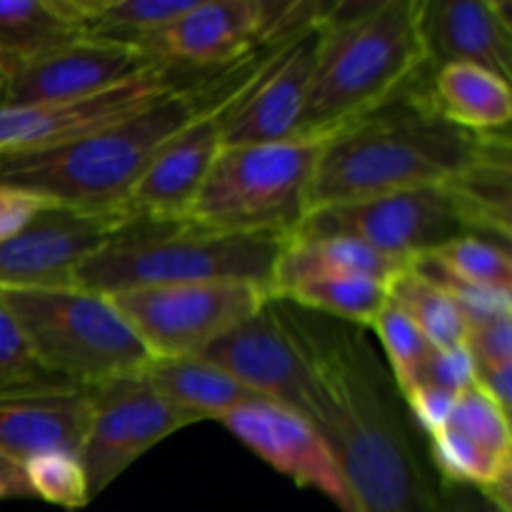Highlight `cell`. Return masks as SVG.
Listing matches in <instances>:
<instances>
[{"instance_id":"35","label":"cell","mask_w":512,"mask_h":512,"mask_svg":"<svg viewBox=\"0 0 512 512\" xmlns=\"http://www.w3.org/2000/svg\"><path fill=\"white\" fill-rule=\"evenodd\" d=\"M463 345L475 370L512 365V313L470 325Z\"/></svg>"},{"instance_id":"24","label":"cell","mask_w":512,"mask_h":512,"mask_svg":"<svg viewBox=\"0 0 512 512\" xmlns=\"http://www.w3.org/2000/svg\"><path fill=\"white\" fill-rule=\"evenodd\" d=\"M83 38L75 0H0V85L30 60Z\"/></svg>"},{"instance_id":"8","label":"cell","mask_w":512,"mask_h":512,"mask_svg":"<svg viewBox=\"0 0 512 512\" xmlns=\"http://www.w3.org/2000/svg\"><path fill=\"white\" fill-rule=\"evenodd\" d=\"M150 358H190L258 313L273 295L250 283L148 285L108 295Z\"/></svg>"},{"instance_id":"2","label":"cell","mask_w":512,"mask_h":512,"mask_svg":"<svg viewBox=\"0 0 512 512\" xmlns=\"http://www.w3.org/2000/svg\"><path fill=\"white\" fill-rule=\"evenodd\" d=\"M290 35L245 58L205 70L128 118L48 148L0 153V188L23 190L70 208H125L155 158L203 115L228 105Z\"/></svg>"},{"instance_id":"5","label":"cell","mask_w":512,"mask_h":512,"mask_svg":"<svg viewBox=\"0 0 512 512\" xmlns=\"http://www.w3.org/2000/svg\"><path fill=\"white\" fill-rule=\"evenodd\" d=\"M288 238L220 233L190 218L130 215L73 283L103 295L148 285L250 283L270 290Z\"/></svg>"},{"instance_id":"16","label":"cell","mask_w":512,"mask_h":512,"mask_svg":"<svg viewBox=\"0 0 512 512\" xmlns=\"http://www.w3.org/2000/svg\"><path fill=\"white\" fill-rule=\"evenodd\" d=\"M260 460L300 488L328 495L340 512H353L348 485L333 448L305 415L270 400H253L218 420Z\"/></svg>"},{"instance_id":"21","label":"cell","mask_w":512,"mask_h":512,"mask_svg":"<svg viewBox=\"0 0 512 512\" xmlns=\"http://www.w3.org/2000/svg\"><path fill=\"white\" fill-rule=\"evenodd\" d=\"M510 135H490L483 153L450 183H445L470 235L510 243Z\"/></svg>"},{"instance_id":"37","label":"cell","mask_w":512,"mask_h":512,"mask_svg":"<svg viewBox=\"0 0 512 512\" xmlns=\"http://www.w3.org/2000/svg\"><path fill=\"white\" fill-rule=\"evenodd\" d=\"M48 205L53 203L38 198V195H30L13 188H0V243L13 238L18 230H23Z\"/></svg>"},{"instance_id":"33","label":"cell","mask_w":512,"mask_h":512,"mask_svg":"<svg viewBox=\"0 0 512 512\" xmlns=\"http://www.w3.org/2000/svg\"><path fill=\"white\" fill-rule=\"evenodd\" d=\"M65 383L43 368L13 315L0 305V395ZM73 385V383H70Z\"/></svg>"},{"instance_id":"13","label":"cell","mask_w":512,"mask_h":512,"mask_svg":"<svg viewBox=\"0 0 512 512\" xmlns=\"http://www.w3.org/2000/svg\"><path fill=\"white\" fill-rule=\"evenodd\" d=\"M203 358L260 398L295 410L308 420L313 415L308 365L278 298H270L258 313L215 340L203 350Z\"/></svg>"},{"instance_id":"27","label":"cell","mask_w":512,"mask_h":512,"mask_svg":"<svg viewBox=\"0 0 512 512\" xmlns=\"http://www.w3.org/2000/svg\"><path fill=\"white\" fill-rule=\"evenodd\" d=\"M278 298L308 313L365 330L388 305L390 290L385 280L368 278V275H330V278H315L293 285Z\"/></svg>"},{"instance_id":"14","label":"cell","mask_w":512,"mask_h":512,"mask_svg":"<svg viewBox=\"0 0 512 512\" xmlns=\"http://www.w3.org/2000/svg\"><path fill=\"white\" fill-rule=\"evenodd\" d=\"M168 65L160 55L133 45L78 38L15 70L0 85L3 108L70 103L105 93L138 75Z\"/></svg>"},{"instance_id":"25","label":"cell","mask_w":512,"mask_h":512,"mask_svg":"<svg viewBox=\"0 0 512 512\" xmlns=\"http://www.w3.org/2000/svg\"><path fill=\"white\" fill-rule=\"evenodd\" d=\"M403 268L350 238H290L275 265L270 295L278 298L293 285L330 275H368L390 283Z\"/></svg>"},{"instance_id":"10","label":"cell","mask_w":512,"mask_h":512,"mask_svg":"<svg viewBox=\"0 0 512 512\" xmlns=\"http://www.w3.org/2000/svg\"><path fill=\"white\" fill-rule=\"evenodd\" d=\"M88 398V433L80 463L88 480L90 503L160 440L200 423L160 398L143 378V370L90 385Z\"/></svg>"},{"instance_id":"22","label":"cell","mask_w":512,"mask_h":512,"mask_svg":"<svg viewBox=\"0 0 512 512\" xmlns=\"http://www.w3.org/2000/svg\"><path fill=\"white\" fill-rule=\"evenodd\" d=\"M143 378L160 398L190 413L200 423L220 420L230 410L253 403V400H265L240 385L223 368L205 360L203 355L153 358L143 368Z\"/></svg>"},{"instance_id":"30","label":"cell","mask_w":512,"mask_h":512,"mask_svg":"<svg viewBox=\"0 0 512 512\" xmlns=\"http://www.w3.org/2000/svg\"><path fill=\"white\" fill-rule=\"evenodd\" d=\"M370 330H375L385 355H388L390 378H393L395 388H398L400 395H405L413 388L415 380H418L420 365L425 363L433 345L425 340L418 325L393 300H388V305L380 310V315L370 325Z\"/></svg>"},{"instance_id":"29","label":"cell","mask_w":512,"mask_h":512,"mask_svg":"<svg viewBox=\"0 0 512 512\" xmlns=\"http://www.w3.org/2000/svg\"><path fill=\"white\" fill-rule=\"evenodd\" d=\"M428 255H433L448 273L465 283L512 295V260L508 245L480 238V235H460Z\"/></svg>"},{"instance_id":"11","label":"cell","mask_w":512,"mask_h":512,"mask_svg":"<svg viewBox=\"0 0 512 512\" xmlns=\"http://www.w3.org/2000/svg\"><path fill=\"white\" fill-rule=\"evenodd\" d=\"M128 208L48 205L0 243V285H73L75 270L130 218Z\"/></svg>"},{"instance_id":"40","label":"cell","mask_w":512,"mask_h":512,"mask_svg":"<svg viewBox=\"0 0 512 512\" xmlns=\"http://www.w3.org/2000/svg\"><path fill=\"white\" fill-rule=\"evenodd\" d=\"M0 478H23L25 480V473L18 463H13V460H8L0 455Z\"/></svg>"},{"instance_id":"19","label":"cell","mask_w":512,"mask_h":512,"mask_svg":"<svg viewBox=\"0 0 512 512\" xmlns=\"http://www.w3.org/2000/svg\"><path fill=\"white\" fill-rule=\"evenodd\" d=\"M88 388L70 383L0 395V455L23 468L45 453L83 450L88 433Z\"/></svg>"},{"instance_id":"15","label":"cell","mask_w":512,"mask_h":512,"mask_svg":"<svg viewBox=\"0 0 512 512\" xmlns=\"http://www.w3.org/2000/svg\"><path fill=\"white\" fill-rule=\"evenodd\" d=\"M328 15L285 38L255 78L235 95L223 110V145H263L295 138Z\"/></svg>"},{"instance_id":"26","label":"cell","mask_w":512,"mask_h":512,"mask_svg":"<svg viewBox=\"0 0 512 512\" xmlns=\"http://www.w3.org/2000/svg\"><path fill=\"white\" fill-rule=\"evenodd\" d=\"M198 0H75L83 38L148 50L155 35L183 18Z\"/></svg>"},{"instance_id":"28","label":"cell","mask_w":512,"mask_h":512,"mask_svg":"<svg viewBox=\"0 0 512 512\" xmlns=\"http://www.w3.org/2000/svg\"><path fill=\"white\" fill-rule=\"evenodd\" d=\"M388 290L390 300L418 325L433 348H458L465 343L468 323L453 300L418 273H413L408 265L390 278Z\"/></svg>"},{"instance_id":"20","label":"cell","mask_w":512,"mask_h":512,"mask_svg":"<svg viewBox=\"0 0 512 512\" xmlns=\"http://www.w3.org/2000/svg\"><path fill=\"white\" fill-rule=\"evenodd\" d=\"M235 100V98H233ZM230 100V103H233ZM228 103V105H230ZM203 115L183 130L130 190L125 208L150 218H185L223 148V110Z\"/></svg>"},{"instance_id":"23","label":"cell","mask_w":512,"mask_h":512,"mask_svg":"<svg viewBox=\"0 0 512 512\" xmlns=\"http://www.w3.org/2000/svg\"><path fill=\"white\" fill-rule=\"evenodd\" d=\"M428 98L445 120L478 135L505 133L512 118L510 83L478 65L435 68Z\"/></svg>"},{"instance_id":"32","label":"cell","mask_w":512,"mask_h":512,"mask_svg":"<svg viewBox=\"0 0 512 512\" xmlns=\"http://www.w3.org/2000/svg\"><path fill=\"white\" fill-rule=\"evenodd\" d=\"M30 498L58 505L65 510H80L90 503L80 455L45 453L23 465Z\"/></svg>"},{"instance_id":"31","label":"cell","mask_w":512,"mask_h":512,"mask_svg":"<svg viewBox=\"0 0 512 512\" xmlns=\"http://www.w3.org/2000/svg\"><path fill=\"white\" fill-rule=\"evenodd\" d=\"M443 430H453L470 443L485 448L488 453L500 455V458H512L510 413H505L478 385L458 395L448 425Z\"/></svg>"},{"instance_id":"12","label":"cell","mask_w":512,"mask_h":512,"mask_svg":"<svg viewBox=\"0 0 512 512\" xmlns=\"http://www.w3.org/2000/svg\"><path fill=\"white\" fill-rule=\"evenodd\" d=\"M200 73L205 70L168 63L118 85V88L93 95V98L70 100V103L23 105V108L0 105V153L48 148V145L95 133L105 125L138 113L140 108L163 98L170 90L190 83Z\"/></svg>"},{"instance_id":"7","label":"cell","mask_w":512,"mask_h":512,"mask_svg":"<svg viewBox=\"0 0 512 512\" xmlns=\"http://www.w3.org/2000/svg\"><path fill=\"white\" fill-rule=\"evenodd\" d=\"M323 145L325 138L223 145L185 218L220 233L295 238Z\"/></svg>"},{"instance_id":"4","label":"cell","mask_w":512,"mask_h":512,"mask_svg":"<svg viewBox=\"0 0 512 512\" xmlns=\"http://www.w3.org/2000/svg\"><path fill=\"white\" fill-rule=\"evenodd\" d=\"M428 73L420 0L333 3L295 138H330Z\"/></svg>"},{"instance_id":"38","label":"cell","mask_w":512,"mask_h":512,"mask_svg":"<svg viewBox=\"0 0 512 512\" xmlns=\"http://www.w3.org/2000/svg\"><path fill=\"white\" fill-rule=\"evenodd\" d=\"M443 512H503L488 495L465 485L443 483Z\"/></svg>"},{"instance_id":"9","label":"cell","mask_w":512,"mask_h":512,"mask_svg":"<svg viewBox=\"0 0 512 512\" xmlns=\"http://www.w3.org/2000/svg\"><path fill=\"white\" fill-rule=\"evenodd\" d=\"M470 235L448 188H415L315 208L295 238H350L398 265Z\"/></svg>"},{"instance_id":"1","label":"cell","mask_w":512,"mask_h":512,"mask_svg":"<svg viewBox=\"0 0 512 512\" xmlns=\"http://www.w3.org/2000/svg\"><path fill=\"white\" fill-rule=\"evenodd\" d=\"M280 303L313 383L310 423L338 458L353 512H443V480L428 443L368 333Z\"/></svg>"},{"instance_id":"36","label":"cell","mask_w":512,"mask_h":512,"mask_svg":"<svg viewBox=\"0 0 512 512\" xmlns=\"http://www.w3.org/2000/svg\"><path fill=\"white\" fill-rule=\"evenodd\" d=\"M408 410L410 420L415 423V428L425 435V438H433L435 433L448 425L450 413H453V405L458 400V395L448 393V390L430 388V385H413L405 395H400Z\"/></svg>"},{"instance_id":"39","label":"cell","mask_w":512,"mask_h":512,"mask_svg":"<svg viewBox=\"0 0 512 512\" xmlns=\"http://www.w3.org/2000/svg\"><path fill=\"white\" fill-rule=\"evenodd\" d=\"M5 498H30L28 483L23 478H0V500Z\"/></svg>"},{"instance_id":"6","label":"cell","mask_w":512,"mask_h":512,"mask_svg":"<svg viewBox=\"0 0 512 512\" xmlns=\"http://www.w3.org/2000/svg\"><path fill=\"white\" fill-rule=\"evenodd\" d=\"M0 305L15 318L35 358L65 383L90 388L140 373L148 350L113 300L80 285H0Z\"/></svg>"},{"instance_id":"17","label":"cell","mask_w":512,"mask_h":512,"mask_svg":"<svg viewBox=\"0 0 512 512\" xmlns=\"http://www.w3.org/2000/svg\"><path fill=\"white\" fill-rule=\"evenodd\" d=\"M283 35L293 33H278L275 3L268 0H198L148 50L173 65L215 70Z\"/></svg>"},{"instance_id":"34","label":"cell","mask_w":512,"mask_h":512,"mask_svg":"<svg viewBox=\"0 0 512 512\" xmlns=\"http://www.w3.org/2000/svg\"><path fill=\"white\" fill-rule=\"evenodd\" d=\"M415 385H430V388L448 390L460 395L463 390L475 385V365L465 345L458 348H433L425 363L420 365V373Z\"/></svg>"},{"instance_id":"18","label":"cell","mask_w":512,"mask_h":512,"mask_svg":"<svg viewBox=\"0 0 512 512\" xmlns=\"http://www.w3.org/2000/svg\"><path fill=\"white\" fill-rule=\"evenodd\" d=\"M428 73L468 63L512 78V3L508 0H420Z\"/></svg>"},{"instance_id":"3","label":"cell","mask_w":512,"mask_h":512,"mask_svg":"<svg viewBox=\"0 0 512 512\" xmlns=\"http://www.w3.org/2000/svg\"><path fill=\"white\" fill-rule=\"evenodd\" d=\"M488 138L445 120L430 103L428 88L415 83L383 108L325 138L310 183V210L438 188L458 178L483 153Z\"/></svg>"}]
</instances>
